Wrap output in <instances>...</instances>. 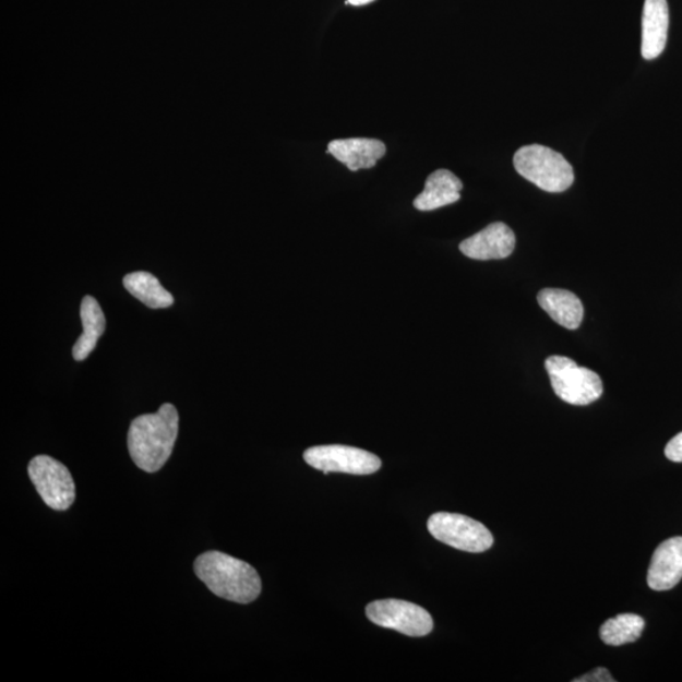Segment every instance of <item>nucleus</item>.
<instances>
[{"mask_svg": "<svg viewBox=\"0 0 682 682\" xmlns=\"http://www.w3.org/2000/svg\"><path fill=\"white\" fill-rule=\"evenodd\" d=\"M179 412L171 404L136 417L128 431V448L140 469L156 472L170 459L179 436Z\"/></svg>", "mask_w": 682, "mask_h": 682, "instance_id": "nucleus-1", "label": "nucleus"}, {"mask_svg": "<svg viewBox=\"0 0 682 682\" xmlns=\"http://www.w3.org/2000/svg\"><path fill=\"white\" fill-rule=\"evenodd\" d=\"M195 574L219 598L239 605L260 597L262 582L256 570L246 561L219 551H207L195 560Z\"/></svg>", "mask_w": 682, "mask_h": 682, "instance_id": "nucleus-2", "label": "nucleus"}, {"mask_svg": "<svg viewBox=\"0 0 682 682\" xmlns=\"http://www.w3.org/2000/svg\"><path fill=\"white\" fill-rule=\"evenodd\" d=\"M513 165L523 178L546 192H564L575 180L569 160L541 144L521 147L513 157Z\"/></svg>", "mask_w": 682, "mask_h": 682, "instance_id": "nucleus-3", "label": "nucleus"}, {"mask_svg": "<svg viewBox=\"0 0 682 682\" xmlns=\"http://www.w3.org/2000/svg\"><path fill=\"white\" fill-rule=\"evenodd\" d=\"M552 390L569 405L587 406L603 395V382L588 368L577 366L566 357L553 356L546 359Z\"/></svg>", "mask_w": 682, "mask_h": 682, "instance_id": "nucleus-4", "label": "nucleus"}, {"mask_svg": "<svg viewBox=\"0 0 682 682\" xmlns=\"http://www.w3.org/2000/svg\"><path fill=\"white\" fill-rule=\"evenodd\" d=\"M428 528L436 540L462 551L484 552L494 542L493 535L483 524L456 513H435L429 518Z\"/></svg>", "mask_w": 682, "mask_h": 682, "instance_id": "nucleus-5", "label": "nucleus"}, {"mask_svg": "<svg viewBox=\"0 0 682 682\" xmlns=\"http://www.w3.org/2000/svg\"><path fill=\"white\" fill-rule=\"evenodd\" d=\"M28 476L48 507L67 511L76 499L70 470L51 456L38 455L28 465Z\"/></svg>", "mask_w": 682, "mask_h": 682, "instance_id": "nucleus-6", "label": "nucleus"}, {"mask_svg": "<svg viewBox=\"0 0 682 682\" xmlns=\"http://www.w3.org/2000/svg\"><path fill=\"white\" fill-rule=\"evenodd\" d=\"M368 620L380 627L395 630L409 637L428 636L433 621L427 609L398 599L372 601L366 609Z\"/></svg>", "mask_w": 682, "mask_h": 682, "instance_id": "nucleus-7", "label": "nucleus"}, {"mask_svg": "<svg viewBox=\"0 0 682 682\" xmlns=\"http://www.w3.org/2000/svg\"><path fill=\"white\" fill-rule=\"evenodd\" d=\"M303 459L310 467L328 472H347L352 476H368L379 471L382 462L379 456L362 448L344 445H324L308 448Z\"/></svg>", "mask_w": 682, "mask_h": 682, "instance_id": "nucleus-8", "label": "nucleus"}, {"mask_svg": "<svg viewBox=\"0 0 682 682\" xmlns=\"http://www.w3.org/2000/svg\"><path fill=\"white\" fill-rule=\"evenodd\" d=\"M516 247L515 232L504 223H493L477 235L463 240L460 251L477 261L507 259Z\"/></svg>", "mask_w": 682, "mask_h": 682, "instance_id": "nucleus-9", "label": "nucleus"}, {"mask_svg": "<svg viewBox=\"0 0 682 682\" xmlns=\"http://www.w3.org/2000/svg\"><path fill=\"white\" fill-rule=\"evenodd\" d=\"M682 579V537L662 542L654 552L647 574L648 587L657 590H670Z\"/></svg>", "mask_w": 682, "mask_h": 682, "instance_id": "nucleus-10", "label": "nucleus"}, {"mask_svg": "<svg viewBox=\"0 0 682 682\" xmlns=\"http://www.w3.org/2000/svg\"><path fill=\"white\" fill-rule=\"evenodd\" d=\"M669 5L666 0H645L642 14V56L646 60L659 58L668 43Z\"/></svg>", "mask_w": 682, "mask_h": 682, "instance_id": "nucleus-11", "label": "nucleus"}, {"mask_svg": "<svg viewBox=\"0 0 682 682\" xmlns=\"http://www.w3.org/2000/svg\"><path fill=\"white\" fill-rule=\"evenodd\" d=\"M386 144L373 139L336 140L327 146V154L333 155L352 172L373 168L386 155Z\"/></svg>", "mask_w": 682, "mask_h": 682, "instance_id": "nucleus-12", "label": "nucleus"}, {"mask_svg": "<svg viewBox=\"0 0 682 682\" xmlns=\"http://www.w3.org/2000/svg\"><path fill=\"white\" fill-rule=\"evenodd\" d=\"M462 190L463 182L452 171L438 170L429 176L423 191L415 199L414 206L420 212L436 211L459 202Z\"/></svg>", "mask_w": 682, "mask_h": 682, "instance_id": "nucleus-13", "label": "nucleus"}, {"mask_svg": "<svg viewBox=\"0 0 682 682\" xmlns=\"http://www.w3.org/2000/svg\"><path fill=\"white\" fill-rule=\"evenodd\" d=\"M542 310L561 326L576 331L584 318L583 303L575 294L559 288H545L537 296Z\"/></svg>", "mask_w": 682, "mask_h": 682, "instance_id": "nucleus-14", "label": "nucleus"}, {"mask_svg": "<svg viewBox=\"0 0 682 682\" xmlns=\"http://www.w3.org/2000/svg\"><path fill=\"white\" fill-rule=\"evenodd\" d=\"M80 318H82L84 332L72 348V357L77 362H83L91 356L100 336L106 332L107 320L99 302L92 296L84 297L82 308H80Z\"/></svg>", "mask_w": 682, "mask_h": 682, "instance_id": "nucleus-15", "label": "nucleus"}, {"mask_svg": "<svg viewBox=\"0 0 682 682\" xmlns=\"http://www.w3.org/2000/svg\"><path fill=\"white\" fill-rule=\"evenodd\" d=\"M127 291L149 309H167L174 304V296L148 272H133L123 279Z\"/></svg>", "mask_w": 682, "mask_h": 682, "instance_id": "nucleus-16", "label": "nucleus"}, {"mask_svg": "<svg viewBox=\"0 0 682 682\" xmlns=\"http://www.w3.org/2000/svg\"><path fill=\"white\" fill-rule=\"evenodd\" d=\"M644 618L620 614L608 620L600 629V638L608 646H623L636 642L645 630Z\"/></svg>", "mask_w": 682, "mask_h": 682, "instance_id": "nucleus-17", "label": "nucleus"}, {"mask_svg": "<svg viewBox=\"0 0 682 682\" xmlns=\"http://www.w3.org/2000/svg\"><path fill=\"white\" fill-rule=\"evenodd\" d=\"M665 455L673 463H682V432L666 445Z\"/></svg>", "mask_w": 682, "mask_h": 682, "instance_id": "nucleus-18", "label": "nucleus"}, {"mask_svg": "<svg viewBox=\"0 0 682 682\" xmlns=\"http://www.w3.org/2000/svg\"><path fill=\"white\" fill-rule=\"evenodd\" d=\"M574 682H614L615 680L605 668H598L596 670L590 671L587 675H583L579 679H574Z\"/></svg>", "mask_w": 682, "mask_h": 682, "instance_id": "nucleus-19", "label": "nucleus"}, {"mask_svg": "<svg viewBox=\"0 0 682 682\" xmlns=\"http://www.w3.org/2000/svg\"><path fill=\"white\" fill-rule=\"evenodd\" d=\"M374 2V0H347V4H351V5H366L368 3H372Z\"/></svg>", "mask_w": 682, "mask_h": 682, "instance_id": "nucleus-20", "label": "nucleus"}]
</instances>
